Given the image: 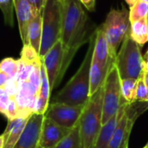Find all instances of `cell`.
I'll return each instance as SVG.
<instances>
[{
    "label": "cell",
    "instance_id": "cell-21",
    "mask_svg": "<svg viewBox=\"0 0 148 148\" xmlns=\"http://www.w3.org/2000/svg\"><path fill=\"white\" fill-rule=\"evenodd\" d=\"M138 80L134 79H123L121 80V95L125 101L128 104L136 101V88Z\"/></svg>",
    "mask_w": 148,
    "mask_h": 148
},
{
    "label": "cell",
    "instance_id": "cell-2",
    "mask_svg": "<svg viewBox=\"0 0 148 148\" xmlns=\"http://www.w3.org/2000/svg\"><path fill=\"white\" fill-rule=\"evenodd\" d=\"M95 31L89 37V45L85 57L73 77L55 96L52 103L69 106H85L89 99V72L95 42Z\"/></svg>",
    "mask_w": 148,
    "mask_h": 148
},
{
    "label": "cell",
    "instance_id": "cell-15",
    "mask_svg": "<svg viewBox=\"0 0 148 148\" xmlns=\"http://www.w3.org/2000/svg\"><path fill=\"white\" fill-rule=\"evenodd\" d=\"M95 33L96 36L92 61L99 63L102 67H106L109 64L114 63V61L109 56L108 42L101 25L95 29Z\"/></svg>",
    "mask_w": 148,
    "mask_h": 148
},
{
    "label": "cell",
    "instance_id": "cell-10",
    "mask_svg": "<svg viewBox=\"0 0 148 148\" xmlns=\"http://www.w3.org/2000/svg\"><path fill=\"white\" fill-rule=\"evenodd\" d=\"M64 56L65 49L62 41L59 40L42 57H41L46 70L51 91L56 87L57 81L62 72Z\"/></svg>",
    "mask_w": 148,
    "mask_h": 148
},
{
    "label": "cell",
    "instance_id": "cell-40",
    "mask_svg": "<svg viewBox=\"0 0 148 148\" xmlns=\"http://www.w3.org/2000/svg\"><path fill=\"white\" fill-rule=\"evenodd\" d=\"M141 1H143V2H146V3H148V0H141Z\"/></svg>",
    "mask_w": 148,
    "mask_h": 148
},
{
    "label": "cell",
    "instance_id": "cell-26",
    "mask_svg": "<svg viewBox=\"0 0 148 148\" xmlns=\"http://www.w3.org/2000/svg\"><path fill=\"white\" fill-rule=\"evenodd\" d=\"M23 62L29 64H34L40 60L39 54L30 46V45H23V48L21 52V58Z\"/></svg>",
    "mask_w": 148,
    "mask_h": 148
},
{
    "label": "cell",
    "instance_id": "cell-33",
    "mask_svg": "<svg viewBox=\"0 0 148 148\" xmlns=\"http://www.w3.org/2000/svg\"><path fill=\"white\" fill-rule=\"evenodd\" d=\"M141 76H142L143 81H144V82H145V84H146V86H147V89H148V71L147 70H146V69H143L142 73H141Z\"/></svg>",
    "mask_w": 148,
    "mask_h": 148
},
{
    "label": "cell",
    "instance_id": "cell-42",
    "mask_svg": "<svg viewBox=\"0 0 148 148\" xmlns=\"http://www.w3.org/2000/svg\"><path fill=\"white\" fill-rule=\"evenodd\" d=\"M146 147H148V143H147V146H146Z\"/></svg>",
    "mask_w": 148,
    "mask_h": 148
},
{
    "label": "cell",
    "instance_id": "cell-44",
    "mask_svg": "<svg viewBox=\"0 0 148 148\" xmlns=\"http://www.w3.org/2000/svg\"><path fill=\"white\" fill-rule=\"evenodd\" d=\"M60 1H62V0H60Z\"/></svg>",
    "mask_w": 148,
    "mask_h": 148
},
{
    "label": "cell",
    "instance_id": "cell-23",
    "mask_svg": "<svg viewBox=\"0 0 148 148\" xmlns=\"http://www.w3.org/2000/svg\"><path fill=\"white\" fill-rule=\"evenodd\" d=\"M20 67V60L8 57L0 62V70L4 72L10 79H16Z\"/></svg>",
    "mask_w": 148,
    "mask_h": 148
},
{
    "label": "cell",
    "instance_id": "cell-22",
    "mask_svg": "<svg viewBox=\"0 0 148 148\" xmlns=\"http://www.w3.org/2000/svg\"><path fill=\"white\" fill-rule=\"evenodd\" d=\"M54 148H82L78 124L71 129L70 133Z\"/></svg>",
    "mask_w": 148,
    "mask_h": 148
},
{
    "label": "cell",
    "instance_id": "cell-41",
    "mask_svg": "<svg viewBox=\"0 0 148 148\" xmlns=\"http://www.w3.org/2000/svg\"><path fill=\"white\" fill-rule=\"evenodd\" d=\"M36 148H42V147H39V146H38V147H37Z\"/></svg>",
    "mask_w": 148,
    "mask_h": 148
},
{
    "label": "cell",
    "instance_id": "cell-13",
    "mask_svg": "<svg viewBox=\"0 0 148 148\" xmlns=\"http://www.w3.org/2000/svg\"><path fill=\"white\" fill-rule=\"evenodd\" d=\"M14 8L17 18L20 37L23 45H28V26L33 16L38 11L29 0H13Z\"/></svg>",
    "mask_w": 148,
    "mask_h": 148
},
{
    "label": "cell",
    "instance_id": "cell-24",
    "mask_svg": "<svg viewBox=\"0 0 148 148\" xmlns=\"http://www.w3.org/2000/svg\"><path fill=\"white\" fill-rule=\"evenodd\" d=\"M148 12V3L146 2H143L141 0H139L136 3H134L133 6L129 9V19L130 22H135L137 20L146 18Z\"/></svg>",
    "mask_w": 148,
    "mask_h": 148
},
{
    "label": "cell",
    "instance_id": "cell-17",
    "mask_svg": "<svg viewBox=\"0 0 148 148\" xmlns=\"http://www.w3.org/2000/svg\"><path fill=\"white\" fill-rule=\"evenodd\" d=\"M29 119V118H28ZM28 119L26 118H16L9 121L8 125L3 132V148H13L18 139L20 138Z\"/></svg>",
    "mask_w": 148,
    "mask_h": 148
},
{
    "label": "cell",
    "instance_id": "cell-3",
    "mask_svg": "<svg viewBox=\"0 0 148 148\" xmlns=\"http://www.w3.org/2000/svg\"><path fill=\"white\" fill-rule=\"evenodd\" d=\"M103 87L92 95L80 117L78 127L82 148H95L102 127Z\"/></svg>",
    "mask_w": 148,
    "mask_h": 148
},
{
    "label": "cell",
    "instance_id": "cell-20",
    "mask_svg": "<svg viewBox=\"0 0 148 148\" xmlns=\"http://www.w3.org/2000/svg\"><path fill=\"white\" fill-rule=\"evenodd\" d=\"M130 36L140 47L148 42V29L146 23V18L137 20L131 23Z\"/></svg>",
    "mask_w": 148,
    "mask_h": 148
},
{
    "label": "cell",
    "instance_id": "cell-30",
    "mask_svg": "<svg viewBox=\"0 0 148 148\" xmlns=\"http://www.w3.org/2000/svg\"><path fill=\"white\" fill-rule=\"evenodd\" d=\"M82 4H83L88 10H94L95 5V0H80Z\"/></svg>",
    "mask_w": 148,
    "mask_h": 148
},
{
    "label": "cell",
    "instance_id": "cell-16",
    "mask_svg": "<svg viewBox=\"0 0 148 148\" xmlns=\"http://www.w3.org/2000/svg\"><path fill=\"white\" fill-rule=\"evenodd\" d=\"M50 87L49 82L48 80V76L46 74V70L42 62V60L41 58L40 62V85L38 88V94H37V100L35 108V113L36 114H44L48 106H49V101L50 96Z\"/></svg>",
    "mask_w": 148,
    "mask_h": 148
},
{
    "label": "cell",
    "instance_id": "cell-9",
    "mask_svg": "<svg viewBox=\"0 0 148 148\" xmlns=\"http://www.w3.org/2000/svg\"><path fill=\"white\" fill-rule=\"evenodd\" d=\"M84 107L51 103L48 106L44 117L50 119L62 127L73 129L78 124Z\"/></svg>",
    "mask_w": 148,
    "mask_h": 148
},
{
    "label": "cell",
    "instance_id": "cell-29",
    "mask_svg": "<svg viewBox=\"0 0 148 148\" xmlns=\"http://www.w3.org/2000/svg\"><path fill=\"white\" fill-rule=\"evenodd\" d=\"M10 99L11 98L10 97V95L7 93L0 95V114L4 115Z\"/></svg>",
    "mask_w": 148,
    "mask_h": 148
},
{
    "label": "cell",
    "instance_id": "cell-5",
    "mask_svg": "<svg viewBox=\"0 0 148 148\" xmlns=\"http://www.w3.org/2000/svg\"><path fill=\"white\" fill-rule=\"evenodd\" d=\"M62 26V1L45 0L42 10V40L39 56L42 57L60 40Z\"/></svg>",
    "mask_w": 148,
    "mask_h": 148
},
{
    "label": "cell",
    "instance_id": "cell-32",
    "mask_svg": "<svg viewBox=\"0 0 148 148\" xmlns=\"http://www.w3.org/2000/svg\"><path fill=\"white\" fill-rule=\"evenodd\" d=\"M9 80H10V77L4 72L0 70V87H3Z\"/></svg>",
    "mask_w": 148,
    "mask_h": 148
},
{
    "label": "cell",
    "instance_id": "cell-34",
    "mask_svg": "<svg viewBox=\"0 0 148 148\" xmlns=\"http://www.w3.org/2000/svg\"><path fill=\"white\" fill-rule=\"evenodd\" d=\"M125 1H126V3L131 7V6H133L134 3H136L139 0H125Z\"/></svg>",
    "mask_w": 148,
    "mask_h": 148
},
{
    "label": "cell",
    "instance_id": "cell-35",
    "mask_svg": "<svg viewBox=\"0 0 148 148\" xmlns=\"http://www.w3.org/2000/svg\"><path fill=\"white\" fill-rule=\"evenodd\" d=\"M143 69L148 71V62H145V61H144V63H143Z\"/></svg>",
    "mask_w": 148,
    "mask_h": 148
},
{
    "label": "cell",
    "instance_id": "cell-25",
    "mask_svg": "<svg viewBox=\"0 0 148 148\" xmlns=\"http://www.w3.org/2000/svg\"><path fill=\"white\" fill-rule=\"evenodd\" d=\"M0 9L3 12L5 23L13 26V13L15 10L13 0H0Z\"/></svg>",
    "mask_w": 148,
    "mask_h": 148
},
{
    "label": "cell",
    "instance_id": "cell-12",
    "mask_svg": "<svg viewBox=\"0 0 148 148\" xmlns=\"http://www.w3.org/2000/svg\"><path fill=\"white\" fill-rule=\"evenodd\" d=\"M70 131L71 129L62 127L50 119L44 117L38 146L42 148H54L70 133Z\"/></svg>",
    "mask_w": 148,
    "mask_h": 148
},
{
    "label": "cell",
    "instance_id": "cell-37",
    "mask_svg": "<svg viewBox=\"0 0 148 148\" xmlns=\"http://www.w3.org/2000/svg\"><path fill=\"white\" fill-rule=\"evenodd\" d=\"M4 93H6L4 88H3V87H0V95H3V94H4Z\"/></svg>",
    "mask_w": 148,
    "mask_h": 148
},
{
    "label": "cell",
    "instance_id": "cell-36",
    "mask_svg": "<svg viewBox=\"0 0 148 148\" xmlns=\"http://www.w3.org/2000/svg\"><path fill=\"white\" fill-rule=\"evenodd\" d=\"M3 135H0V148H3Z\"/></svg>",
    "mask_w": 148,
    "mask_h": 148
},
{
    "label": "cell",
    "instance_id": "cell-38",
    "mask_svg": "<svg viewBox=\"0 0 148 148\" xmlns=\"http://www.w3.org/2000/svg\"><path fill=\"white\" fill-rule=\"evenodd\" d=\"M143 58H144V61L145 62H148V50L147 51V53H146V55H145V56Z\"/></svg>",
    "mask_w": 148,
    "mask_h": 148
},
{
    "label": "cell",
    "instance_id": "cell-4",
    "mask_svg": "<svg viewBox=\"0 0 148 148\" xmlns=\"http://www.w3.org/2000/svg\"><path fill=\"white\" fill-rule=\"evenodd\" d=\"M101 26L108 42L109 56L114 61L118 49L125 37L130 34L129 10L123 5L121 9H111Z\"/></svg>",
    "mask_w": 148,
    "mask_h": 148
},
{
    "label": "cell",
    "instance_id": "cell-8",
    "mask_svg": "<svg viewBox=\"0 0 148 148\" xmlns=\"http://www.w3.org/2000/svg\"><path fill=\"white\" fill-rule=\"evenodd\" d=\"M124 101L121 95V77L115 64L113 63L103 85L102 125L118 112Z\"/></svg>",
    "mask_w": 148,
    "mask_h": 148
},
{
    "label": "cell",
    "instance_id": "cell-39",
    "mask_svg": "<svg viewBox=\"0 0 148 148\" xmlns=\"http://www.w3.org/2000/svg\"><path fill=\"white\" fill-rule=\"evenodd\" d=\"M146 23H147V29H148V12H147V16H146Z\"/></svg>",
    "mask_w": 148,
    "mask_h": 148
},
{
    "label": "cell",
    "instance_id": "cell-27",
    "mask_svg": "<svg viewBox=\"0 0 148 148\" xmlns=\"http://www.w3.org/2000/svg\"><path fill=\"white\" fill-rule=\"evenodd\" d=\"M136 101H148V89L142 76L138 79L136 88Z\"/></svg>",
    "mask_w": 148,
    "mask_h": 148
},
{
    "label": "cell",
    "instance_id": "cell-6",
    "mask_svg": "<svg viewBox=\"0 0 148 148\" xmlns=\"http://www.w3.org/2000/svg\"><path fill=\"white\" fill-rule=\"evenodd\" d=\"M114 63L115 64L121 80H138L143 70L144 58L141 55L140 46L132 39L128 34L121 43Z\"/></svg>",
    "mask_w": 148,
    "mask_h": 148
},
{
    "label": "cell",
    "instance_id": "cell-14",
    "mask_svg": "<svg viewBox=\"0 0 148 148\" xmlns=\"http://www.w3.org/2000/svg\"><path fill=\"white\" fill-rule=\"evenodd\" d=\"M126 105H127V102L124 101L122 103V105L121 106L120 109L118 110V112L113 117H111L105 124L102 125L101 131H100V134L98 135L95 148L108 147V145L113 137V134L116 129V127H117L121 118L122 117V115L125 112Z\"/></svg>",
    "mask_w": 148,
    "mask_h": 148
},
{
    "label": "cell",
    "instance_id": "cell-31",
    "mask_svg": "<svg viewBox=\"0 0 148 148\" xmlns=\"http://www.w3.org/2000/svg\"><path fill=\"white\" fill-rule=\"evenodd\" d=\"M29 1L34 6V8H36L38 11H42L45 0H29Z\"/></svg>",
    "mask_w": 148,
    "mask_h": 148
},
{
    "label": "cell",
    "instance_id": "cell-28",
    "mask_svg": "<svg viewBox=\"0 0 148 148\" xmlns=\"http://www.w3.org/2000/svg\"><path fill=\"white\" fill-rule=\"evenodd\" d=\"M4 116L8 119V121H11L16 118H19V111L15 99H10L7 109L5 111Z\"/></svg>",
    "mask_w": 148,
    "mask_h": 148
},
{
    "label": "cell",
    "instance_id": "cell-19",
    "mask_svg": "<svg viewBox=\"0 0 148 148\" xmlns=\"http://www.w3.org/2000/svg\"><path fill=\"white\" fill-rule=\"evenodd\" d=\"M42 11H36L28 26V42L38 54L42 40Z\"/></svg>",
    "mask_w": 148,
    "mask_h": 148
},
{
    "label": "cell",
    "instance_id": "cell-11",
    "mask_svg": "<svg viewBox=\"0 0 148 148\" xmlns=\"http://www.w3.org/2000/svg\"><path fill=\"white\" fill-rule=\"evenodd\" d=\"M44 114L34 113L27 121L25 127L13 148H36L38 147L40 133Z\"/></svg>",
    "mask_w": 148,
    "mask_h": 148
},
{
    "label": "cell",
    "instance_id": "cell-1",
    "mask_svg": "<svg viewBox=\"0 0 148 148\" xmlns=\"http://www.w3.org/2000/svg\"><path fill=\"white\" fill-rule=\"evenodd\" d=\"M88 16L82 9L80 0L62 1V26L61 37L65 56L57 85L62 81L69 65L77 49L86 42V24Z\"/></svg>",
    "mask_w": 148,
    "mask_h": 148
},
{
    "label": "cell",
    "instance_id": "cell-18",
    "mask_svg": "<svg viewBox=\"0 0 148 148\" xmlns=\"http://www.w3.org/2000/svg\"><path fill=\"white\" fill-rule=\"evenodd\" d=\"M113 63L102 67L99 63L92 61L89 72V96L103 87L106 77Z\"/></svg>",
    "mask_w": 148,
    "mask_h": 148
},
{
    "label": "cell",
    "instance_id": "cell-43",
    "mask_svg": "<svg viewBox=\"0 0 148 148\" xmlns=\"http://www.w3.org/2000/svg\"><path fill=\"white\" fill-rule=\"evenodd\" d=\"M144 148H148V147H144Z\"/></svg>",
    "mask_w": 148,
    "mask_h": 148
},
{
    "label": "cell",
    "instance_id": "cell-7",
    "mask_svg": "<svg viewBox=\"0 0 148 148\" xmlns=\"http://www.w3.org/2000/svg\"><path fill=\"white\" fill-rule=\"evenodd\" d=\"M148 109V101L127 103L125 112L107 148H127L130 134L137 119Z\"/></svg>",
    "mask_w": 148,
    "mask_h": 148
}]
</instances>
